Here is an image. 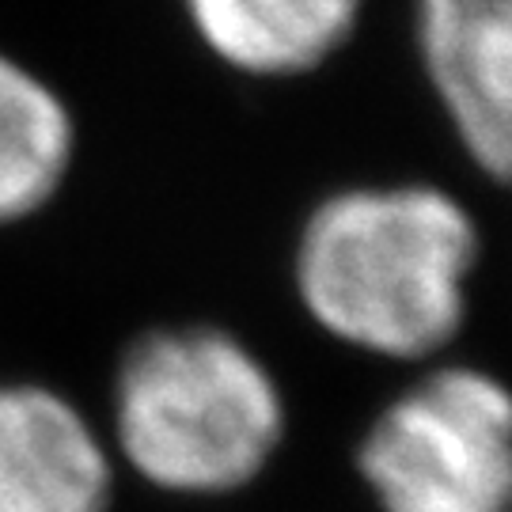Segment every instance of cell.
I'll return each instance as SVG.
<instances>
[{
    "label": "cell",
    "instance_id": "cell-6",
    "mask_svg": "<svg viewBox=\"0 0 512 512\" xmlns=\"http://www.w3.org/2000/svg\"><path fill=\"white\" fill-rule=\"evenodd\" d=\"M202 46L232 73L293 80L346 46L365 0H183Z\"/></svg>",
    "mask_w": 512,
    "mask_h": 512
},
{
    "label": "cell",
    "instance_id": "cell-1",
    "mask_svg": "<svg viewBox=\"0 0 512 512\" xmlns=\"http://www.w3.org/2000/svg\"><path fill=\"white\" fill-rule=\"evenodd\" d=\"M482 232L433 183L342 186L315 202L293 255L296 296L334 342L387 361H429L467 323Z\"/></svg>",
    "mask_w": 512,
    "mask_h": 512
},
{
    "label": "cell",
    "instance_id": "cell-7",
    "mask_svg": "<svg viewBox=\"0 0 512 512\" xmlns=\"http://www.w3.org/2000/svg\"><path fill=\"white\" fill-rule=\"evenodd\" d=\"M73 156V110L23 61L0 54V228L54 202Z\"/></svg>",
    "mask_w": 512,
    "mask_h": 512
},
{
    "label": "cell",
    "instance_id": "cell-2",
    "mask_svg": "<svg viewBox=\"0 0 512 512\" xmlns=\"http://www.w3.org/2000/svg\"><path fill=\"white\" fill-rule=\"evenodd\" d=\"M274 372L220 327L141 334L114 376V440L148 486L224 497L251 486L285 440Z\"/></svg>",
    "mask_w": 512,
    "mask_h": 512
},
{
    "label": "cell",
    "instance_id": "cell-5",
    "mask_svg": "<svg viewBox=\"0 0 512 512\" xmlns=\"http://www.w3.org/2000/svg\"><path fill=\"white\" fill-rule=\"evenodd\" d=\"M114 467L95 425L42 384H0V512H107Z\"/></svg>",
    "mask_w": 512,
    "mask_h": 512
},
{
    "label": "cell",
    "instance_id": "cell-3",
    "mask_svg": "<svg viewBox=\"0 0 512 512\" xmlns=\"http://www.w3.org/2000/svg\"><path fill=\"white\" fill-rule=\"evenodd\" d=\"M380 512H512V387L440 365L399 391L357 444Z\"/></svg>",
    "mask_w": 512,
    "mask_h": 512
},
{
    "label": "cell",
    "instance_id": "cell-4",
    "mask_svg": "<svg viewBox=\"0 0 512 512\" xmlns=\"http://www.w3.org/2000/svg\"><path fill=\"white\" fill-rule=\"evenodd\" d=\"M414 42L467 160L512 186V0H414Z\"/></svg>",
    "mask_w": 512,
    "mask_h": 512
}]
</instances>
